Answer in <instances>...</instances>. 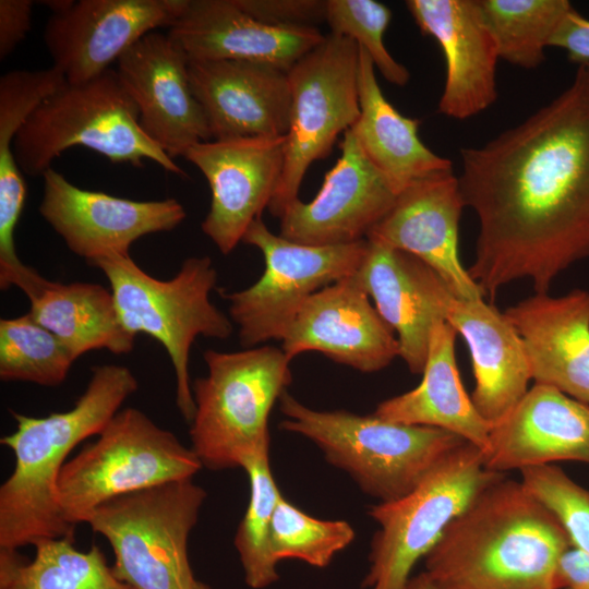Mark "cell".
<instances>
[{
  "label": "cell",
  "mask_w": 589,
  "mask_h": 589,
  "mask_svg": "<svg viewBox=\"0 0 589 589\" xmlns=\"http://www.w3.org/2000/svg\"><path fill=\"white\" fill-rule=\"evenodd\" d=\"M460 157V193L479 221L468 272L483 297L518 279L546 293L589 256V63L552 101Z\"/></svg>",
  "instance_id": "obj_1"
},
{
  "label": "cell",
  "mask_w": 589,
  "mask_h": 589,
  "mask_svg": "<svg viewBox=\"0 0 589 589\" xmlns=\"http://www.w3.org/2000/svg\"><path fill=\"white\" fill-rule=\"evenodd\" d=\"M570 540L521 481L500 476L445 529L424 557L436 589H555Z\"/></svg>",
  "instance_id": "obj_2"
},
{
  "label": "cell",
  "mask_w": 589,
  "mask_h": 589,
  "mask_svg": "<svg viewBox=\"0 0 589 589\" xmlns=\"http://www.w3.org/2000/svg\"><path fill=\"white\" fill-rule=\"evenodd\" d=\"M137 388L129 368L101 364L93 368L71 409L39 418L11 411L16 429L0 440L14 457L13 470L0 486V549L74 538L75 526L64 519L57 501L59 474L70 453L98 435Z\"/></svg>",
  "instance_id": "obj_3"
},
{
  "label": "cell",
  "mask_w": 589,
  "mask_h": 589,
  "mask_svg": "<svg viewBox=\"0 0 589 589\" xmlns=\"http://www.w3.org/2000/svg\"><path fill=\"white\" fill-rule=\"evenodd\" d=\"M137 106L115 69L79 84L65 82L27 118L12 140L0 139V200L25 201L23 173L39 176L65 149L84 146L111 163L152 160L187 177L140 125Z\"/></svg>",
  "instance_id": "obj_4"
},
{
  "label": "cell",
  "mask_w": 589,
  "mask_h": 589,
  "mask_svg": "<svg viewBox=\"0 0 589 589\" xmlns=\"http://www.w3.org/2000/svg\"><path fill=\"white\" fill-rule=\"evenodd\" d=\"M279 428L312 441L333 466L366 494L392 502L408 494L452 449L466 441L443 429L392 422L375 414L309 408L287 390Z\"/></svg>",
  "instance_id": "obj_5"
},
{
  "label": "cell",
  "mask_w": 589,
  "mask_h": 589,
  "mask_svg": "<svg viewBox=\"0 0 589 589\" xmlns=\"http://www.w3.org/2000/svg\"><path fill=\"white\" fill-rule=\"evenodd\" d=\"M88 264L108 279L123 327L134 336L147 334L165 347L176 374V404L190 424L195 412L189 374L192 344L197 336L227 339L233 332L230 318L209 299L217 284L211 257L185 259L169 280L148 275L129 253Z\"/></svg>",
  "instance_id": "obj_6"
},
{
  "label": "cell",
  "mask_w": 589,
  "mask_h": 589,
  "mask_svg": "<svg viewBox=\"0 0 589 589\" xmlns=\"http://www.w3.org/2000/svg\"><path fill=\"white\" fill-rule=\"evenodd\" d=\"M203 358L207 375L192 383L191 448L208 470L242 468L249 457L269 447L268 418L291 383V359L272 346L206 350Z\"/></svg>",
  "instance_id": "obj_7"
},
{
  "label": "cell",
  "mask_w": 589,
  "mask_h": 589,
  "mask_svg": "<svg viewBox=\"0 0 589 589\" xmlns=\"http://www.w3.org/2000/svg\"><path fill=\"white\" fill-rule=\"evenodd\" d=\"M206 491L192 479L111 498L85 524L111 545L115 575L133 589H193L189 538Z\"/></svg>",
  "instance_id": "obj_8"
},
{
  "label": "cell",
  "mask_w": 589,
  "mask_h": 589,
  "mask_svg": "<svg viewBox=\"0 0 589 589\" xmlns=\"http://www.w3.org/2000/svg\"><path fill=\"white\" fill-rule=\"evenodd\" d=\"M202 467L193 449L171 431L128 407L65 462L57 481V501L64 519L76 526L111 498L192 479Z\"/></svg>",
  "instance_id": "obj_9"
},
{
  "label": "cell",
  "mask_w": 589,
  "mask_h": 589,
  "mask_svg": "<svg viewBox=\"0 0 589 589\" xmlns=\"http://www.w3.org/2000/svg\"><path fill=\"white\" fill-rule=\"evenodd\" d=\"M502 474L489 470L483 452L465 442L408 494L372 506L369 515L378 530L371 541L362 588L405 589L416 563L429 554L478 493Z\"/></svg>",
  "instance_id": "obj_10"
},
{
  "label": "cell",
  "mask_w": 589,
  "mask_h": 589,
  "mask_svg": "<svg viewBox=\"0 0 589 589\" xmlns=\"http://www.w3.org/2000/svg\"><path fill=\"white\" fill-rule=\"evenodd\" d=\"M359 46L349 37L329 34L289 71L290 123L283 172L268 205L281 218L298 197L309 167L327 157L340 133L360 116Z\"/></svg>",
  "instance_id": "obj_11"
},
{
  "label": "cell",
  "mask_w": 589,
  "mask_h": 589,
  "mask_svg": "<svg viewBox=\"0 0 589 589\" xmlns=\"http://www.w3.org/2000/svg\"><path fill=\"white\" fill-rule=\"evenodd\" d=\"M242 242L262 252L264 273L252 286L221 296L229 302V315L245 349L281 340L308 299L354 274L368 248L366 239L321 247L292 242L274 235L262 217L250 225Z\"/></svg>",
  "instance_id": "obj_12"
},
{
  "label": "cell",
  "mask_w": 589,
  "mask_h": 589,
  "mask_svg": "<svg viewBox=\"0 0 589 589\" xmlns=\"http://www.w3.org/2000/svg\"><path fill=\"white\" fill-rule=\"evenodd\" d=\"M285 136H247L201 142L183 156L206 178L211 207L202 231L229 254L268 207L285 160Z\"/></svg>",
  "instance_id": "obj_13"
},
{
  "label": "cell",
  "mask_w": 589,
  "mask_h": 589,
  "mask_svg": "<svg viewBox=\"0 0 589 589\" xmlns=\"http://www.w3.org/2000/svg\"><path fill=\"white\" fill-rule=\"evenodd\" d=\"M189 0H80L52 13L44 40L70 84L89 81L160 27H170Z\"/></svg>",
  "instance_id": "obj_14"
},
{
  "label": "cell",
  "mask_w": 589,
  "mask_h": 589,
  "mask_svg": "<svg viewBox=\"0 0 589 589\" xmlns=\"http://www.w3.org/2000/svg\"><path fill=\"white\" fill-rule=\"evenodd\" d=\"M39 213L87 263L129 253L143 236L170 231L187 216L176 199L134 201L81 189L51 167L44 175Z\"/></svg>",
  "instance_id": "obj_15"
},
{
  "label": "cell",
  "mask_w": 589,
  "mask_h": 589,
  "mask_svg": "<svg viewBox=\"0 0 589 589\" xmlns=\"http://www.w3.org/2000/svg\"><path fill=\"white\" fill-rule=\"evenodd\" d=\"M341 151L311 202L293 201L280 218L279 235L306 245H339L366 239L398 194L347 130Z\"/></svg>",
  "instance_id": "obj_16"
},
{
  "label": "cell",
  "mask_w": 589,
  "mask_h": 589,
  "mask_svg": "<svg viewBox=\"0 0 589 589\" xmlns=\"http://www.w3.org/2000/svg\"><path fill=\"white\" fill-rule=\"evenodd\" d=\"M356 273L314 294L300 309L281 338L289 359L320 351L363 373L377 372L399 357L395 332L371 304Z\"/></svg>",
  "instance_id": "obj_17"
},
{
  "label": "cell",
  "mask_w": 589,
  "mask_h": 589,
  "mask_svg": "<svg viewBox=\"0 0 589 589\" xmlns=\"http://www.w3.org/2000/svg\"><path fill=\"white\" fill-rule=\"evenodd\" d=\"M117 72L133 97L140 125L172 159L211 141L203 109L188 74L189 58L168 34L154 31L117 61Z\"/></svg>",
  "instance_id": "obj_18"
},
{
  "label": "cell",
  "mask_w": 589,
  "mask_h": 589,
  "mask_svg": "<svg viewBox=\"0 0 589 589\" xmlns=\"http://www.w3.org/2000/svg\"><path fill=\"white\" fill-rule=\"evenodd\" d=\"M465 203L453 170L420 180L398 196L366 239L409 253L426 264L457 298H483L458 254Z\"/></svg>",
  "instance_id": "obj_19"
},
{
  "label": "cell",
  "mask_w": 589,
  "mask_h": 589,
  "mask_svg": "<svg viewBox=\"0 0 589 589\" xmlns=\"http://www.w3.org/2000/svg\"><path fill=\"white\" fill-rule=\"evenodd\" d=\"M188 74L213 140L287 134V71L250 61L189 60Z\"/></svg>",
  "instance_id": "obj_20"
},
{
  "label": "cell",
  "mask_w": 589,
  "mask_h": 589,
  "mask_svg": "<svg viewBox=\"0 0 589 589\" xmlns=\"http://www.w3.org/2000/svg\"><path fill=\"white\" fill-rule=\"evenodd\" d=\"M406 7L421 33L438 43L445 58L438 111L464 120L494 104L500 56L478 0H408Z\"/></svg>",
  "instance_id": "obj_21"
},
{
  "label": "cell",
  "mask_w": 589,
  "mask_h": 589,
  "mask_svg": "<svg viewBox=\"0 0 589 589\" xmlns=\"http://www.w3.org/2000/svg\"><path fill=\"white\" fill-rule=\"evenodd\" d=\"M168 35L189 60H237L289 71L325 36L317 27L264 24L235 0H189Z\"/></svg>",
  "instance_id": "obj_22"
},
{
  "label": "cell",
  "mask_w": 589,
  "mask_h": 589,
  "mask_svg": "<svg viewBox=\"0 0 589 589\" xmlns=\"http://www.w3.org/2000/svg\"><path fill=\"white\" fill-rule=\"evenodd\" d=\"M483 455L498 473L562 460L589 464V405L534 384L491 428Z\"/></svg>",
  "instance_id": "obj_23"
},
{
  "label": "cell",
  "mask_w": 589,
  "mask_h": 589,
  "mask_svg": "<svg viewBox=\"0 0 589 589\" xmlns=\"http://www.w3.org/2000/svg\"><path fill=\"white\" fill-rule=\"evenodd\" d=\"M534 384L589 405V291L533 296L507 308Z\"/></svg>",
  "instance_id": "obj_24"
},
{
  "label": "cell",
  "mask_w": 589,
  "mask_h": 589,
  "mask_svg": "<svg viewBox=\"0 0 589 589\" xmlns=\"http://www.w3.org/2000/svg\"><path fill=\"white\" fill-rule=\"evenodd\" d=\"M436 297L444 321L468 345L476 380L471 400L492 428L528 390L531 375L521 339L504 312L483 298H457L441 278Z\"/></svg>",
  "instance_id": "obj_25"
},
{
  "label": "cell",
  "mask_w": 589,
  "mask_h": 589,
  "mask_svg": "<svg viewBox=\"0 0 589 589\" xmlns=\"http://www.w3.org/2000/svg\"><path fill=\"white\" fill-rule=\"evenodd\" d=\"M356 276L395 332L399 357L411 373L422 374L432 328L444 321L440 277L418 257L370 240Z\"/></svg>",
  "instance_id": "obj_26"
},
{
  "label": "cell",
  "mask_w": 589,
  "mask_h": 589,
  "mask_svg": "<svg viewBox=\"0 0 589 589\" xmlns=\"http://www.w3.org/2000/svg\"><path fill=\"white\" fill-rule=\"evenodd\" d=\"M457 332L445 321L432 328L420 384L380 402L374 411L387 421L452 432L483 453L491 425L476 409L461 382L455 354Z\"/></svg>",
  "instance_id": "obj_27"
},
{
  "label": "cell",
  "mask_w": 589,
  "mask_h": 589,
  "mask_svg": "<svg viewBox=\"0 0 589 589\" xmlns=\"http://www.w3.org/2000/svg\"><path fill=\"white\" fill-rule=\"evenodd\" d=\"M368 52L359 47L360 116L349 129L369 160L399 195L413 183L453 170L452 161L425 146L419 119L402 116L384 96Z\"/></svg>",
  "instance_id": "obj_28"
},
{
  "label": "cell",
  "mask_w": 589,
  "mask_h": 589,
  "mask_svg": "<svg viewBox=\"0 0 589 589\" xmlns=\"http://www.w3.org/2000/svg\"><path fill=\"white\" fill-rule=\"evenodd\" d=\"M29 315L55 334L77 359L89 350L132 351L135 336L121 324L111 291L98 284L46 278L27 296Z\"/></svg>",
  "instance_id": "obj_29"
},
{
  "label": "cell",
  "mask_w": 589,
  "mask_h": 589,
  "mask_svg": "<svg viewBox=\"0 0 589 589\" xmlns=\"http://www.w3.org/2000/svg\"><path fill=\"white\" fill-rule=\"evenodd\" d=\"M74 538L43 539L32 560L0 549V589H133L107 564L104 552L75 546Z\"/></svg>",
  "instance_id": "obj_30"
},
{
  "label": "cell",
  "mask_w": 589,
  "mask_h": 589,
  "mask_svg": "<svg viewBox=\"0 0 589 589\" xmlns=\"http://www.w3.org/2000/svg\"><path fill=\"white\" fill-rule=\"evenodd\" d=\"M500 59L524 69L539 67L564 16L567 0H478Z\"/></svg>",
  "instance_id": "obj_31"
},
{
  "label": "cell",
  "mask_w": 589,
  "mask_h": 589,
  "mask_svg": "<svg viewBox=\"0 0 589 589\" xmlns=\"http://www.w3.org/2000/svg\"><path fill=\"white\" fill-rule=\"evenodd\" d=\"M269 447L249 457L242 468L250 482V500L235 536L247 585L263 589L278 580L277 562L271 552L274 510L281 493L269 466Z\"/></svg>",
  "instance_id": "obj_32"
},
{
  "label": "cell",
  "mask_w": 589,
  "mask_h": 589,
  "mask_svg": "<svg viewBox=\"0 0 589 589\" xmlns=\"http://www.w3.org/2000/svg\"><path fill=\"white\" fill-rule=\"evenodd\" d=\"M76 359L51 332L26 313L0 321V378L58 386Z\"/></svg>",
  "instance_id": "obj_33"
},
{
  "label": "cell",
  "mask_w": 589,
  "mask_h": 589,
  "mask_svg": "<svg viewBox=\"0 0 589 589\" xmlns=\"http://www.w3.org/2000/svg\"><path fill=\"white\" fill-rule=\"evenodd\" d=\"M354 537L356 532L347 521L314 518L279 496L271 532V552L277 563L290 558L326 567Z\"/></svg>",
  "instance_id": "obj_34"
},
{
  "label": "cell",
  "mask_w": 589,
  "mask_h": 589,
  "mask_svg": "<svg viewBox=\"0 0 589 589\" xmlns=\"http://www.w3.org/2000/svg\"><path fill=\"white\" fill-rule=\"evenodd\" d=\"M390 20L389 8L375 0H327L325 22L330 34L354 40L387 82L404 86L409 82L410 73L392 57L384 44Z\"/></svg>",
  "instance_id": "obj_35"
},
{
  "label": "cell",
  "mask_w": 589,
  "mask_h": 589,
  "mask_svg": "<svg viewBox=\"0 0 589 589\" xmlns=\"http://www.w3.org/2000/svg\"><path fill=\"white\" fill-rule=\"evenodd\" d=\"M519 471L522 484L556 516L570 543L589 555V490L554 465Z\"/></svg>",
  "instance_id": "obj_36"
},
{
  "label": "cell",
  "mask_w": 589,
  "mask_h": 589,
  "mask_svg": "<svg viewBox=\"0 0 589 589\" xmlns=\"http://www.w3.org/2000/svg\"><path fill=\"white\" fill-rule=\"evenodd\" d=\"M253 19L279 27H316L326 20L327 0H235Z\"/></svg>",
  "instance_id": "obj_37"
},
{
  "label": "cell",
  "mask_w": 589,
  "mask_h": 589,
  "mask_svg": "<svg viewBox=\"0 0 589 589\" xmlns=\"http://www.w3.org/2000/svg\"><path fill=\"white\" fill-rule=\"evenodd\" d=\"M33 1L0 0V59L10 56L32 26Z\"/></svg>",
  "instance_id": "obj_38"
},
{
  "label": "cell",
  "mask_w": 589,
  "mask_h": 589,
  "mask_svg": "<svg viewBox=\"0 0 589 589\" xmlns=\"http://www.w3.org/2000/svg\"><path fill=\"white\" fill-rule=\"evenodd\" d=\"M550 47L563 49L572 62L589 63V19L572 8L555 31Z\"/></svg>",
  "instance_id": "obj_39"
},
{
  "label": "cell",
  "mask_w": 589,
  "mask_h": 589,
  "mask_svg": "<svg viewBox=\"0 0 589 589\" xmlns=\"http://www.w3.org/2000/svg\"><path fill=\"white\" fill-rule=\"evenodd\" d=\"M555 589H589V555L570 544L560 555L554 570Z\"/></svg>",
  "instance_id": "obj_40"
},
{
  "label": "cell",
  "mask_w": 589,
  "mask_h": 589,
  "mask_svg": "<svg viewBox=\"0 0 589 589\" xmlns=\"http://www.w3.org/2000/svg\"><path fill=\"white\" fill-rule=\"evenodd\" d=\"M405 589H436L429 577L422 572L411 576Z\"/></svg>",
  "instance_id": "obj_41"
},
{
  "label": "cell",
  "mask_w": 589,
  "mask_h": 589,
  "mask_svg": "<svg viewBox=\"0 0 589 589\" xmlns=\"http://www.w3.org/2000/svg\"><path fill=\"white\" fill-rule=\"evenodd\" d=\"M75 1L73 0H48L40 1L41 4L46 5L51 10L52 13H59L69 9Z\"/></svg>",
  "instance_id": "obj_42"
},
{
  "label": "cell",
  "mask_w": 589,
  "mask_h": 589,
  "mask_svg": "<svg viewBox=\"0 0 589 589\" xmlns=\"http://www.w3.org/2000/svg\"><path fill=\"white\" fill-rule=\"evenodd\" d=\"M193 589H212L211 587H208L207 585L196 580Z\"/></svg>",
  "instance_id": "obj_43"
}]
</instances>
